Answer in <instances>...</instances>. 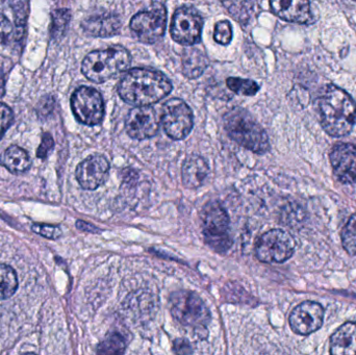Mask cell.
Returning <instances> with one entry per match:
<instances>
[{
    "mask_svg": "<svg viewBox=\"0 0 356 355\" xmlns=\"http://www.w3.org/2000/svg\"><path fill=\"white\" fill-rule=\"evenodd\" d=\"M70 20L71 12L68 8H58L52 12L50 24V35L52 39L60 40L64 37Z\"/></svg>",
    "mask_w": 356,
    "mask_h": 355,
    "instance_id": "obj_25",
    "label": "cell"
},
{
    "mask_svg": "<svg viewBox=\"0 0 356 355\" xmlns=\"http://www.w3.org/2000/svg\"><path fill=\"white\" fill-rule=\"evenodd\" d=\"M12 33V23L4 15L0 14V45L6 43Z\"/></svg>",
    "mask_w": 356,
    "mask_h": 355,
    "instance_id": "obj_32",
    "label": "cell"
},
{
    "mask_svg": "<svg viewBox=\"0 0 356 355\" xmlns=\"http://www.w3.org/2000/svg\"><path fill=\"white\" fill-rule=\"evenodd\" d=\"M71 108L75 118L88 126H95L104 120V99L94 88H79L71 97Z\"/></svg>",
    "mask_w": 356,
    "mask_h": 355,
    "instance_id": "obj_9",
    "label": "cell"
},
{
    "mask_svg": "<svg viewBox=\"0 0 356 355\" xmlns=\"http://www.w3.org/2000/svg\"><path fill=\"white\" fill-rule=\"evenodd\" d=\"M272 12L288 22L307 24L312 20L309 0H270Z\"/></svg>",
    "mask_w": 356,
    "mask_h": 355,
    "instance_id": "obj_16",
    "label": "cell"
},
{
    "mask_svg": "<svg viewBox=\"0 0 356 355\" xmlns=\"http://www.w3.org/2000/svg\"><path fill=\"white\" fill-rule=\"evenodd\" d=\"M14 121V114L6 104H0V140Z\"/></svg>",
    "mask_w": 356,
    "mask_h": 355,
    "instance_id": "obj_30",
    "label": "cell"
},
{
    "mask_svg": "<svg viewBox=\"0 0 356 355\" xmlns=\"http://www.w3.org/2000/svg\"><path fill=\"white\" fill-rule=\"evenodd\" d=\"M122 22L119 16L113 13L94 15L81 22L83 31L92 37L110 38L118 35Z\"/></svg>",
    "mask_w": 356,
    "mask_h": 355,
    "instance_id": "obj_17",
    "label": "cell"
},
{
    "mask_svg": "<svg viewBox=\"0 0 356 355\" xmlns=\"http://www.w3.org/2000/svg\"><path fill=\"white\" fill-rule=\"evenodd\" d=\"M182 73L188 79H198L209 66V58L198 48L188 47L182 52Z\"/></svg>",
    "mask_w": 356,
    "mask_h": 355,
    "instance_id": "obj_20",
    "label": "cell"
},
{
    "mask_svg": "<svg viewBox=\"0 0 356 355\" xmlns=\"http://www.w3.org/2000/svg\"><path fill=\"white\" fill-rule=\"evenodd\" d=\"M167 27V10L156 4L149 10L138 13L131 20V29L140 42L154 44L164 37Z\"/></svg>",
    "mask_w": 356,
    "mask_h": 355,
    "instance_id": "obj_8",
    "label": "cell"
},
{
    "mask_svg": "<svg viewBox=\"0 0 356 355\" xmlns=\"http://www.w3.org/2000/svg\"><path fill=\"white\" fill-rule=\"evenodd\" d=\"M170 311L179 324L201 333L207 331V325L211 321L209 308L194 292H175L170 296Z\"/></svg>",
    "mask_w": 356,
    "mask_h": 355,
    "instance_id": "obj_6",
    "label": "cell"
},
{
    "mask_svg": "<svg viewBox=\"0 0 356 355\" xmlns=\"http://www.w3.org/2000/svg\"><path fill=\"white\" fill-rule=\"evenodd\" d=\"M110 163L104 156H91L77 166L75 176L83 189H98L106 183L110 173Z\"/></svg>",
    "mask_w": 356,
    "mask_h": 355,
    "instance_id": "obj_14",
    "label": "cell"
},
{
    "mask_svg": "<svg viewBox=\"0 0 356 355\" xmlns=\"http://www.w3.org/2000/svg\"><path fill=\"white\" fill-rule=\"evenodd\" d=\"M318 114L324 131L332 137H344L353 131L356 121V104L344 90L328 85L318 97Z\"/></svg>",
    "mask_w": 356,
    "mask_h": 355,
    "instance_id": "obj_2",
    "label": "cell"
},
{
    "mask_svg": "<svg viewBox=\"0 0 356 355\" xmlns=\"http://www.w3.org/2000/svg\"><path fill=\"white\" fill-rule=\"evenodd\" d=\"M209 167L207 160L200 156H188L181 168L182 183L188 189H198L209 175Z\"/></svg>",
    "mask_w": 356,
    "mask_h": 355,
    "instance_id": "obj_18",
    "label": "cell"
},
{
    "mask_svg": "<svg viewBox=\"0 0 356 355\" xmlns=\"http://www.w3.org/2000/svg\"><path fill=\"white\" fill-rule=\"evenodd\" d=\"M291 329L299 336H309L321 329L324 308L315 302H305L297 306L289 318Z\"/></svg>",
    "mask_w": 356,
    "mask_h": 355,
    "instance_id": "obj_12",
    "label": "cell"
},
{
    "mask_svg": "<svg viewBox=\"0 0 356 355\" xmlns=\"http://www.w3.org/2000/svg\"><path fill=\"white\" fill-rule=\"evenodd\" d=\"M33 231L39 233L42 237L47 238V239L56 240L60 237L62 231L58 227L51 226V225H33Z\"/></svg>",
    "mask_w": 356,
    "mask_h": 355,
    "instance_id": "obj_31",
    "label": "cell"
},
{
    "mask_svg": "<svg viewBox=\"0 0 356 355\" xmlns=\"http://www.w3.org/2000/svg\"><path fill=\"white\" fill-rule=\"evenodd\" d=\"M8 6L14 14L15 24L17 26V39L22 38L24 31L25 22H26L27 8L26 0H0V8Z\"/></svg>",
    "mask_w": 356,
    "mask_h": 355,
    "instance_id": "obj_24",
    "label": "cell"
},
{
    "mask_svg": "<svg viewBox=\"0 0 356 355\" xmlns=\"http://www.w3.org/2000/svg\"><path fill=\"white\" fill-rule=\"evenodd\" d=\"M54 142L49 133H44L42 138V143L38 149V158H45L49 154V152L54 149Z\"/></svg>",
    "mask_w": 356,
    "mask_h": 355,
    "instance_id": "obj_33",
    "label": "cell"
},
{
    "mask_svg": "<svg viewBox=\"0 0 356 355\" xmlns=\"http://www.w3.org/2000/svg\"><path fill=\"white\" fill-rule=\"evenodd\" d=\"M330 347L334 355L356 354V323L343 324L330 338Z\"/></svg>",
    "mask_w": 356,
    "mask_h": 355,
    "instance_id": "obj_19",
    "label": "cell"
},
{
    "mask_svg": "<svg viewBox=\"0 0 356 355\" xmlns=\"http://www.w3.org/2000/svg\"><path fill=\"white\" fill-rule=\"evenodd\" d=\"M226 85L230 91L238 95L253 96L259 91V83L251 79H238V77H228Z\"/></svg>",
    "mask_w": 356,
    "mask_h": 355,
    "instance_id": "obj_27",
    "label": "cell"
},
{
    "mask_svg": "<svg viewBox=\"0 0 356 355\" xmlns=\"http://www.w3.org/2000/svg\"><path fill=\"white\" fill-rule=\"evenodd\" d=\"M202 233L207 245L218 254H226L232 248L229 217L225 208L217 201L205 204L201 212Z\"/></svg>",
    "mask_w": 356,
    "mask_h": 355,
    "instance_id": "obj_5",
    "label": "cell"
},
{
    "mask_svg": "<svg viewBox=\"0 0 356 355\" xmlns=\"http://www.w3.org/2000/svg\"><path fill=\"white\" fill-rule=\"evenodd\" d=\"M127 349V341L120 333H111L98 345V354H122Z\"/></svg>",
    "mask_w": 356,
    "mask_h": 355,
    "instance_id": "obj_26",
    "label": "cell"
},
{
    "mask_svg": "<svg viewBox=\"0 0 356 355\" xmlns=\"http://www.w3.org/2000/svg\"><path fill=\"white\" fill-rule=\"evenodd\" d=\"M54 106V99L51 96H45L42 98L39 102V108H38V112L41 115H48L51 112L52 108Z\"/></svg>",
    "mask_w": 356,
    "mask_h": 355,
    "instance_id": "obj_34",
    "label": "cell"
},
{
    "mask_svg": "<svg viewBox=\"0 0 356 355\" xmlns=\"http://www.w3.org/2000/svg\"><path fill=\"white\" fill-rule=\"evenodd\" d=\"M175 352L178 354H192V348L190 344L184 340H177L175 342Z\"/></svg>",
    "mask_w": 356,
    "mask_h": 355,
    "instance_id": "obj_35",
    "label": "cell"
},
{
    "mask_svg": "<svg viewBox=\"0 0 356 355\" xmlns=\"http://www.w3.org/2000/svg\"><path fill=\"white\" fill-rule=\"evenodd\" d=\"M213 39L221 45H228L232 42V28L228 21H220L216 24Z\"/></svg>",
    "mask_w": 356,
    "mask_h": 355,
    "instance_id": "obj_29",
    "label": "cell"
},
{
    "mask_svg": "<svg viewBox=\"0 0 356 355\" xmlns=\"http://www.w3.org/2000/svg\"><path fill=\"white\" fill-rule=\"evenodd\" d=\"M160 122L156 110L150 106H136L127 115L125 129L129 137L146 140L158 133Z\"/></svg>",
    "mask_w": 356,
    "mask_h": 355,
    "instance_id": "obj_13",
    "label": "cell"
},
{
    "mask_svg": "<svg viewBox=\"0 0 356 355\" xmlns=\"http://www.w3.org/2000/svg\"><path fill=\"white\" fill-rule=\"evenodd\" d=\"M171 91L170 79L164 73L148 68L131 69L118 87L120 97L135 106H152L164 99Z\"/></svg>",
    "mask_w": 356,
    "mask_h": 355,
    "instance_id": "obj_1",
    "label": "cell"
},
{
    "mask_svg": "<svg viewBox=\"0 0 356 355\" xmlns=\"http://www.w3.org/2000/svg\"><path fill=\"white\" fill-rule=\"evenodd\" d=\"M334 176L342 183H356V145L337 144L330 156Z\"/></svg>",
    "mask_w": 356,
    "mask_h": 355,
    "instance_id": "obj_15",
    "label": "cell"
},
{
    "mask_svg": "<svg viewBox=\"0 0 356 355\" xmlns=\"http://www.w3.org/2000/svg\"><path fill=\"white\" fill-rule=\"evenodd\" d=\"M162 124L165 133L173 140L188 137L194 126V116L190 106L178 98L165 102L162 110Z\"/></svg>",
    "mask_w": 356,
    "mask_h": 355,
    "instance_id": "obj_10",
    "label": "cell"
},
{
    "mask_svg": "<svg viewBox=\"0 0 356 355\" xmlns=\"http://www.w3.org/2000/svg\"><path fill=\"white\" fill-rule=\"evenodd\" d=\"M222 3L228 14L243 27L249 24L254 12V6L251 0H223Z\"/></svg>",
    "mask_w": 356,
    "mask_h": 355,
    "instance_id": "obj_22",
    "label": "cell"
},
{
    "mask_svg": "<svg viewBox=\"0 0 356 355\" xmlns=\"http://www.w3.org/2000/svg\"><path fill=\"white\" fill-rule=\"evenodd\" d=\"M342 244L347 254L350 256H356V214L353 215L348 222L343 227Z\"/></svg>",
    "mask_w": 356,
    "mask_h": 355,
    "instance_id": "obj_28",
    "label": "cell"
},
{
    "mask_svg": "<svg viewBox=\"0 0 356 355\" xmlns=\"http://www.w3.org/2000/svg\"><path fill=\"white\" fill-rule=\"evenodd\" d=\"M76 227L77 229H81V231H89V233H100L99 229H98L97 227L90 224V223L83 222V221H77Z\"/></svg>",
    "mask_w": 356,
    "mask_h": 355,
    "instance_id": "obj_36",
    "label": "cell"
},
{
    "mask_svg": "<svg viewBox=\"0 0 356 355\" xmlns=\"http://www.w3.org/2000/svg\"><path fill=\"white\" fill-rule=\"evenodd\" d=\"M6 79H4L3 73L0 71V99L3 97L4 91H6Z\"/></svg>",
    "mask_w": 356,
    "mask_h": 355,
    "instance_id": "obj_37",
    "label": "cell"
},
{
    "mask_svg": "<svg viewBox=\"0 0 356 355\" xmlns=\"http://www.w3.org/2000/svg\"><path fill=\"white\" fill-rule=\"evenodd\" d=\"M223 122L228 135L238 145L257 154L269 151L267 133L246 110L232 108L226 113Z\"/></svg>",
    "mask_w": 356,
    "mask_h": 355,
    "instance_id": "obj_3",
    "label": "cell"
},
{
    "mask_svg": "<svg viewBox=\"0 0 356 355\" xmlns=\"http://www.w3.org/2000/svg\"><path fill=\"white\" fill-rule=\"evenodd\" d=\"M0 164L13 174H22L31 168V160L26 150L10 146L0 156Z\"/></svg>",
    "mask_w": 356,
    "mask_h": 355,
    "instance_id": "obj_21",
    "label": "cell"
},
{
    "mask_svg": "<svg viewBox=\"0 0 356 355\" xmlns=\"http://www.w3.org/2000/svg\"><path fill=\"white\" fill-rule=\"evenodd\" d=\"M131 56L122 46L90 52L81 64V72L89 81L106 83L131 67Z\"/></svg>",
    "mask_w": 356,
    "mask_h": 355,
    "instance_id": "obj_4",
    "label": "cell"
},
{
    "mask_svg": "<svg viewBox=\"0 0 356 355\" xmlns=\"http://www.w3.org/2000/svg\"><path fill=\"white\" fill-rule=\"evenodd\" d=\"M18 279L12 267L0 264V300L8 299L16 293Z\"/></svg>",
    "mask_w": 356,
    "mask_h": 355,
    "instance_id": "obj_23",
    "label": "cell"
},
{
    "mask_svg": "<svg viewBox=\"0 0 356 355\" xmlns=\"http://www.w3.org/2000/svg\"><path fill=\"white\" fill-rule=\"evenodd\" d=\"M203 18L195 8H178L171 22V37L182 45L193 46L200 43L202 35Z\"/></svg>",
    "mask_w": 356,
    "mask_h": 355,
    "instance_id": "obj_11",
    "label": "cell"
},
{
    "mask_svg": "<svg viewBox=\"0 0 356 355\" xmlns=\"http://www.w3.org/2000/svg\"><path fill=\"white\" fill-rule=\"evenodd\" d=\"M296 241L290 233L272 229L264 233L255 244V256L266 264H282L292 258Z\"/></svg>",
    "mask_w": 356,
    "mask_h": 355,
    "instance_id": "obj_7",
    "label": "cell"
}]
</instances>
